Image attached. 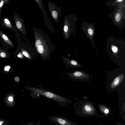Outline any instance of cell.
<instances>
[{
  "instance_id": "obj_1",
  "label": "cell",
  "mask_w": 125,
  "mask_h": 125,
  "mask_svg": "<svg viewBox=\"0 0 125 125\" xmlns=\"http://www.w3.org/2000/svg\"><path fill=\"white\" fill-rule=\"evenodd\" d=\"M31 96L33 98H38L39 95H42L52 99L57 102L60 105L63 106L71 102L68 99L60 95L43 89L31 87Z\"/></svg>"
},
{
  "instance_id": "obj_2",
  "label": "cell",
  "mask_w": 125,
  "mask_h": 125,
  "mask_svg": "<svg viewBox=\"0 0 125 125\" xmlns=\"http://www.w3.org/2000/svg\"><path fill=\"white\" fill-rule=\"evenodd\" d=\"M76 114L82 118L98 115V112L93 104L90 102L79 103L74 107Z\"/></svg>"
},
{
  "instance_id": "obj_3",
  "label": "cell",
  "mask_w": 125,
  "mask_h": 125,
  "mask_svg": "<svg viewBox=\"0 0 125 125\" xmlns=\"http://www.w3.org/2000/svg\"><path fill=\"white\" fill-rule=\"evenodd\" d=\"M48 119L50 122L57 125H77L72 121L60 116L50 115Z\"/></svg>"
},
{
  "instance_id": "obj_4",
  "label": "cell",
  "mask_w": 125,
  "mask_h": 125,
  "mask_svg": "<svg viewBox=\"0 0 125 125\" xmlns=\"http://www.w3.org/2000/svg\"><path fill=\"white\" fill-rule=\"evenodd\" d=\"M98 105L99 110L102 114L97 115V118L109 117L113 114L112 108L102 104H98Z\"/></svg>"
},
{
  "instance_id": "obj_5",
  "label": "cell",
  "mask_w": 125,
  "mask_h": 125,
  "mask_svg": "<svg viewBox=\"0 0 125 125\" xmlns=\"http://www.w3.org/2000/svg\"><path fill=\"white\" fill-rule=\"evenodd\" d=\"M124 77V74H122L115 78L111 85V88L112 89L115 88L122 81Z\"/></svg>"
},
{
  "instance_id": "obj_6",
  "label": "cell",
  "mask_w": 125,
  "mask_h": 125,
  "mask_svg": "<svg viewBox=\"0 0 125 125\" xmlns=\"http://www.w3.org/2000/svg\"><path fill=\"white\" fill-rule=\"evenodd\" d=\"M10 123V121L3 118L0 119V125H9Z\"/></svg>"
},
{
  "instance_id": "obj_7",
  "label": "cell",
  "mask_w": 125,
  "mask_h": 125,
  "mask_svg": "<svg viewBox=\"0 0 125 125\" xmlns=\"http://www.w3.org/2000/svg\"><path fill=\"white\" fill-rule=\"evenodd\" d=\"M83 74L80 72L76 71L73 73V75L75 77H79L82 76Z\"/></svg>"
},
{
  "instance_id": "obj_8",
  "label": "cell",
  "mask_w": 125,
  "mask_h": 125,
  "mask_svg": "<svg viewBox=\"0 0 125 125\" xmlns=\"http://www.w3.org/2000/svg\"><path fill=\"white\" fill-rule=\"evenodd\" d=\"M37 50L38 52L40 54H42L44 52V50L43 46L42 45L39 46L37 47Z\"/></svg>"
},
{
  "instance_id": "obj_9",
  "label": "cell",
  "mask_w": 125,
  "mask_h": 125,
  "mask_svg": "<svg viewBox=\"0 0 125 125\" xmlns=\"http://www.w3.org/2000/svg\"><path fill=\"white\" fill-rule=\"evenodd\" d=\"M121 18L120 15L119 13H117L115 16V19L116 21L117 22H119L120 21Z\"/></svg>"
},
{
  "instance_id": "obj_10",
  "label": "cell",
  "mask_w": 125,
  "mask_h": 125,
  "mask_svg": "<svg viewBox=\"0 0 125 125\" xmlns=\"http://www.w3.org/2000/svg\"><path fill=\"white\" fill-rule=\"evenodd\" d=\"M52 15L53 18H56L57 16V12L55 10H54L52 13Z\"/></svg>"
},
{
  "instance_id": "obj_11",
  "label": "cell",
  "mask_w": 125,
  "mask_h": 125,
  "mask_svg": "<svg viewBox=\"0 0 125 125\" xmlns=\"http://www.w3.org/2000/svg\"><path fill=\"white\" fill-rule=\"evenodd\" d=\"M16 26L18 29H20L22 25L21 22L18 21L16 23Z\"/></svg>"
},
{
  "instance_id": "obj_12",
  "label": "cell",
  "mask_w": 125,
  "mask_h": 125,
  "mask_svg": "<svg viewBox=\"0 0 125 125\" xmlns=\"http://www.w3.org/2000/svg\"><path fill=\"white\" fill-rule=\"evenodd\" d=\"M41 42L40 40H37L35 42V46L36 47H37L41 45Z\"/></svg>"
},
{
  "instance_id": "obj_13",
  "label": "cell",
  "mask_w": 125,
  "mask_h": 125,
  "mask_svg": "<svg viewBox=\"0 0 125 125\" xmlns=\"http://www.w3.org/2000/svg\"><path fill=\"white\" fill-rule=\"evenodd\" d=\"M70 63L72 65H77V63L76 61L74 60L71 61Z\"/></svg>"
},
{
  "instance_id": "obj_14",
  "label": "cell",
  "mask_w": 125,
  "mask_h": 125,
  "mask_svg": "<svg viewBox=\"0 0 125 125\" xmlns=\"http://www.w3.org/2000/svg\"><path fill=\"white\" fill-rule=\"evenodd\" d=\"M34 122L33 121H31L26 124H25L23 125H34Z\"/></svg>"
},
{
  "instance_id": "obj_15",
  "label": "cell",
  "mask_w": 125,
  "mask_h": 125,
  "mask_svg": "<svg viewBox=\"0 0 125 125\" xmlns=\"http://www.w3.org/2000/svg\"><path fill=\"white\" fill-rule=\"evenodd\" d=\"M88 32L89 34L90 35H92L93 34V31L91 29H88Z\"/></svg>"
},
{
  "instance_id": "obj_16",
  "label": "cell",
  "mask_w": 125,
  "mask_h": 125,
  "mask_svg": "<svg viewBox=\"0 0 125 125\" xmlns=\"http://www.w3.org/2000/svg\"><path fill=\"white\" fill-rule=\"evenodd\" d=\"M0 56L2 58H5L6 56V54L4 52H1L0 54Z\"/></svg>"
},
{
  "instance_id": "obj_17",
  "label": "cell",
  "mask_w": 125,
  "mask_h": 125,
  "mask_svg": "<svg viewBox=\"0 0 125 125\" xmlns=\"http://www.w3.org/2000/svg\"><path fill=\"white\" fill-rule=\"evenodd\" d=\"M112 50L114 52H116L117 50V48L115 46H114L112 48Z\"/></svg>"
},
{
  "instance_id": "obj_18",
  "label": "cell",
  "mask_w": 125,
  "mask_h": 125,
  "mask_svg": "<svg viewBox=\"0 0 125 125\" xmlns=\"http://www.w3.org/2000/svg\"><path fill=\"white\" fill-rule=\"evenodd\" d=\"M10 68V66H7L5 67L4 68L5 70L7 71H9Z\"/></svg>"
},
{
  "instance_id": "obj_19",
  "label": "cell",
  "mask_w": 125,
  "mask_h": 125,
  "mask_svg": "<svg viewBox=\"0 0 125 125\" xmlns=\"http://www.w3.org/2000/svg\"><path fill=\"white\" fill-rule=\"evenodd\" d=\"M22 53L23 55L25 56L28 58H29V55L25 51H23Z\"/></svg>"
},
{
  "instance_id": "obj_20",
  "label": "cell",
  "mask_w": 125,
  "mask_h": 125,
  "mask_svg": "<svg viewBox=\"0 0 125 125\" xmlns=\"http://www.w3.org/2000/svg\"><path fill=\"white\" fill-rule=\"evenodd\" d=\"M68 30V28L67 25H65L64 28V30L65 32H67Z\"/></svg>"
},
{
  "instance_id": "obj_21",
  "label": "cell",
  "mask_w": 125,
  "mask_h": 125,
  "mask_svg": "<svg viewBox=\"0 0 125 125\" xmlns=\"http://www.w3.org/2000/svg\"><path fill=\"white\" fill-rule=\"evenodd\" d=\"M4 21L5 23L8 24H10V22L8 20V19H5L4 20Z\"/></svg>"
},
{
  "instance_id": "obj_22",
  "label": "cell",
  "mask_w": 125,
  "mask_h": 125,
  "mask_svg": "<svg viewBox=\"0 0 125 125\" xmlns=\"http://www.w3.org/2000/svg\"><path fill=\"white\" fill-rule=\"evenodd\" d=\"M2 37L3 38L6 40H8L7 37L4 34H3Z\"/></svg>"
},
{
  "instance_id": "obj_23",
  "label": "cell",
  "mask_w": 125,
  "mask_h": 125,
  "mask_svg": "<svg viewBox=\"0 0 125 125\" xmlns=\"http://www.w3.org/2000/svg\"><path fill=\"white\" fill-rule=\"evenodd\" d=\"M4 4V1L2 0L0 3V7H1Z\"/></svg>"
},
{
  "instance_id": "obj_24",
  "label": "cell",
  "mask_w": 125,
  "mask_h": 125,
  "mask_svg": "<svg viewBox=\"0 0 125 125\" xmlns=\"http://www.w3.org/2000/svg\"><path fill=\"white\" fill-rule=\"evenodd\" d=\"M40 121L39 120H38L36 122L35 125H40Z\"/></svg>"
},
{
  "instance_id": "obj_25",
  "label": "cell",
  "mask_w": 125,
  "mask_h": 125,
  "mask_svg": "<svg viewBox=\"0 0 125 125\" xmlns=\"http://www.w3.org/2000/svg\"><path fill=\"white\" fill-rule=\"evenodd\" d=\"M117 125H125V124L119 122H117Z\"/></svg>"
},
{
  "instance_id": "obj_26",
  "label": "cell",
  "mask_w": 125,
  "mask_h": 125,
  "mask_svg": "<svg viewBox=\"0 0 125 125\" xmlns=\"http://www.w3.org/2000/svg\"><path fill=\"white\" fill-rule=\"evenodd\" d=\"M18 56L19 57H21V55L20 54H18Z\"/></svg>"
},
{
  "instance_id": "obj_27",
  "label": "cell",
  "mask_w": 125,
  "mask_h": 125,
  "mask_svg": "<svg viewBox=\"0 0 125 125\" xmlns=\"http://www.w3.org/2000/svg\"></svg>"
}]
</instances>
